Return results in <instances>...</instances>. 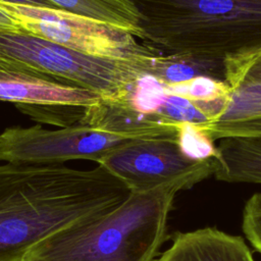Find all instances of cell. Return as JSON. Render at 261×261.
<instances>
[{
    "mask_svg": "<svg viewBox=\"0 0 261 261\" xmlns=\"http://www.w3.org/2000/svg\"><path fill=\"white\" fill-rule=\"evenodd\" d=\"M130 191L104 167L0 164V261H23L51 234L106 212Z\"/></svg>",
    "mask_w": 261,
    "mask_h": 261,
    "instance_id": "cell-1",
    "label": "cell"
},
{
    "mask_svg": "<svg viewBox=\"0 0 261 261\" xmlns=\"http://www.w3.org/2000/svg\"><path fill=\"white\" fill-rule=\"evenodd\" d=\"M141 40L161 54L222 61L236 89L261 57V0H128Z\"/></svg>",
    "mask_w": 261,
    "mask_h": 261,
    "instance_id": "cell-2",
    "label": "cell"
},
{
    "mask_svg": "<svg viewBox=\"0 0 261 261\" xmlns=\"http://www.w3.org/2000/svg\"><path fill=\"white\" fill-rule=\"evenodd\" d=\"M177 192H130L112 209L41 241L23 261H156Z\"/></svg>",
    "mask_w": 261,
    "mask_h": 261,
    "instance_id": "cell-3",
    "label": "cell"
},
{
    "mask_svg": "<svg viewBox=\"0 0 261 261\" xmlns=\"http://www.w3.org/2000/svg\"><path fill=\"white\" fill-rule=\"evenodd\" d=\"M150 56L130 60L97 57L21 29L0 30L1 73L32 75L89 90L105 99L123 96L129 85L146 75Z\"/></svg>",
    "mask_w": 261,
    "mask_h": 261,
    "instance_id": "cell-4",
    "label": "cell"
},
{
    "mask_svg": "<svg viewBox=\"0 0 261 261\" xmlns=\"http://www.w3.org/2000/svg\"><path fill=\"white\" fill-rule=\"evenodd\" d=\"M178 138L179 134L138 139L114 150L97 164L134 193L168 187L188 190L213 176L217 163L216 158H189Z\"/></svg>",
    "mask_w": 261,
    "mask_h": 261,
    "instance_id": "cell-5",
    "label": "cell"
},
{
    "mask_svg": "<svg viewBox=\"0 0 261 261\" xmlns=\"http://www.w3.org/2000/svg\"><path fill=\"white\" fill-rule=\"evenodd\" d=\"M0 8L18 29L74 51L97 57L138 59L161 54L139 43L130 33L62 9L23 6L0 1Z\"/></svg>",
    "mask_w": 261,
    "mask_h": 261,
    "instance_id": "cell-6",
    "label": "cell"
},
{
    "mask_svg": "<svg viewBox=\"0 0 261 261\" xmlns=\"http://www.w3.org/2000/svg\"><path fill=\"white\" fill-rule=\"evenodd\" d=\"M139 138L75 124L60 129L40 125L11 126L0 133V162L17 164H62L86 159L98 163L114 150Z\"/></svg>",
    "mask_w": 261,
    "mask_h": 261,
    "instance_id": "cell-7",
    "label": "cell"
},
{
    "mask_svg": "<svg viewBox=\"0 0 261 261\" xmlns=\"http://www.w3.org/2000/svg\"><path fill=\"white\" fill-rule=\"evenodd\" d=\"M156 261H255L243 238L215 227L176 232Z\"/></svg>",
    "mask_w": 261,
    "mask_h": 261,
    "instance_id": "cell-8",
    "label": "cell"
},
{
    "mask_svg": "<svg viewBox=\"0 0 261 261\" xmlns=\"http://www.w3.org/2000/svg\"><path fill=\"white\" fill-rule=\"evenodd\" d=\"M198 127L214 143L226 138L261 141V81L245 82L231 90L223 111Z\"/></svg>",
    "mask_w": 261,
    "mask_h": 261,
    "instance_id": "cell-9",
    "label": "cell"
},
{
    "mask_svg": "<svg viewBox=\"0 0 261 261\" xmlns=\"http://www.w3.org/2000/svg\"><path fill=\"white\" fill-rule=\"evenodd\" d=\"M102 97L92 91L32 75L0 72V101L23 105L79 106L97 104Z\"/></svg>",
    "mask_w": 261,
    "mask_h": 261,
    "instance_id": "cell-10",
    "label": "cell"
},
{
    "mask_svg": "<svg viewBox=\"0 0 261 261\" xmlns=\"http://www.w3.org/2000/svg\"><path fill=\"white\" fill-rule=\"evenodd\" d=\"M146 75L165 86H174L202 76L229 86L228 71L222 61L192 55H152L147 61Z\"/></svg>",
    "mask_w": 261,
    "mask_h": 261,
    "instance_id": "cell-11",
    "label": "cell"
},
{
    "mask_svg": "<svg viewBox=\"0 0 261 261\" xmlns=\"http://www.w3.org/2000/svg\"><path fill=\"white\" fill-rule=\"evenodd\" d=\"M219 141L213 176L225 182L261 185V141L240 138Z\"/></svg>",
    "mask_w": 261,
    "mask_h": 261,
    "instance_id": "cell-12",
    "label": "cell"
},
{
    "mask_svg": "<svg viewBox=\"0 0 261 261\" xmlns=\"http://www.w3.org/2000/svg\"><path fill=\"white\" fill-rule=\"evenodd\" d=\"M58 9L124 30L141 38V17L128 0H49Z\"/></svg>",
    "mask_w": 261,
    "mask_h": 261,
    "instance_id": "cell-13",
    "label": "cell"
},
{
    "mask_svg": "<svg viewBox=\"0 0 261 261\" xmlns=\"http://www.w3.org/2000/svg\"><path fill=\"white\" fill-rule=\"evenodd\" d=\"M178 143L185 155L194 160H207L217 155L214 142L192 123H181Z\"/></svg>",
    "mask_w": 261,
    "mask_h": 261,
    "instance_id": "cell-14",
    "label": "cell"
},
{
    "mask_svg": "<svg viewBox=\"0 0 261 261\" xmlns=\"http://www.w3.org/2000/svg\"><path fill=\"white\" fill-rule=\"evenodd\" d=\"M242 230L251 246L261 254V192L247 200L243 209Z\"/></svg>",
    "mask_w": 261,
    "mask_h": 261,
    "instance_id": "cell-15",
    "label": "cell"
},
{
    "mask_svg": "<svg viewBox=\"0 0 261 261\" xmlns=\"http://www.w3.org/2000/svg\"><path fill=\"white\" fill-rule=\"evenodd\" d=\"M253 81H261V57L258 58L244 73L242 83L245 82H253ZM240 84V85H241ZM239 85V86H240Z\"/></svg>",
    "mask_w": 261,
    "mask_h": 261,
    "instance_id": "cell-16",
    "label": "cell"
},
{
    "mask_svg": "<svg viewBox=\"0 0 261 261\" xmlns=\"http://www.w3.org/2000/svg\"><path fill=\"white\" fill-rule=\"evenodd\" d=\"M7 3L23 5V6H34V7H46V8H56L58 9L53 3L49 0H0Z\"/></svg>",
    "mask_w": 261,
    "mask_h": 261,
    "instance_id": "cell-17",
    "label": "cell"
},
{
    "mask_svg": "<svg viewBox=\"0 0 261 261\" xmlns=\"http://www.w3.org/2000/svg\"><path fill=\"white\" fill-rule=\"evenodd\" d=\"M18 29L14 19L3 9L0 8V30Z\"/></svg>",
    "mask_w": 261,
    "mask_h": 261,
    "instance_id": "cell-18",
    "label": "cell"
}]
</instances>
